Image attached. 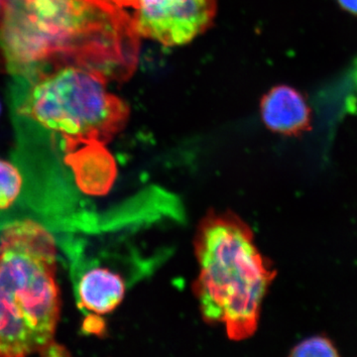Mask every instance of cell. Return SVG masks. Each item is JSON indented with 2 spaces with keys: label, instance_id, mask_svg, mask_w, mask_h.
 <instances>
[{
  "label": "cell",
  "instance_id": "6da1fadb",
  "mask_svg": "<svg viewBox=\"0 0 357 357\" xmlns=\"http://www.w3.org/2000/svg\"><path fill=\"white\" fill-rule=\"evenodd\" d=\"M139 37L128 11L98 0H4L0 54L28 82L67 66L121 82L135 70Z\"/></svg>",
  "mask_w": 357,
  "mask_h": 357
},
{
  "label": "cell",
  "instance_id": "7a4b0ae2",
  "mask_svg": "<svg viewBox=\"0 0 357 357\" xmlns=\"http://www.w3.org/2000/svg\"><path fill=\"white\" fill-rule=\"evenodd\" d=\"M57 243L31 218L0 230V357L58 356Z\"/></svg>",
  "mask_w": 357,
  "mask_h": 357
},
{
  "label": "cell",
  "instance_id": "3957f363",
  "mask_svg": "<svg viewBox=\"0 0 357 357\" xmlns=\"http://www.w3.org/2000/svg\"><path fill=\"white\" fill-rule=\"evenodd\" d=\"M199 276L194 293L208 324H222L232 340L257 330L276 270L258 250L250 227L231 213H211L195 239Z\"/></svg>",
  "mask_w": 357,
  "mask_h": 357
},
{
  "label": "cell",
  "instance_id": "277c9868",
  "mask_svg": "<svg viewBox=\"0 0 357 357\" xmlns=\"http://www.w3.org/2000/svg\"><path fill=\"white\" fill-rule=\"evenodd\" d=\"M18 112L60 135L65 153L88 142L107 144L126 126V102L107 89L105 77L67 66L29 81Z\"/></svg>",
  "mask_w": 357,
  "mask_h": 357
},
{
  "label": "cell",
  "instance_id": "5b68a950",
  "mask_svg": "<svg viewBox=\"0 0 357 357\" xmlns=\"http://www.w3.org/2000/svg\"><path fill=\"white\" fill-rule=\"evenodd\" d=\"M215 0H162L136 9L132 20L140 36L166 46L196 38L213 22Z\"/></svg>",
  "mask_w": 357,
  "mask_h": 357
},
{
  "label": "cell",
  "instance_id": "8992f818",
  "mask_svg": "<svg viewBox=\"0 0 357 357\" xmlns=\"http://www.w3.org/2000/svg\"><path fill=\"white\" fill-rule=\"evenodd\" d=\"M100 142H88L67 152L65 163L82 191L102 195L109 192L116 177V166L112 154Z\"/></svg>",
  "mask_w": 357,
  "mask_h": 357
},
{
  "label": "cell",
  "instance_id": "52a82bcc",
  "mask_svg": "<svg viewBox=\"0 0 357 357\" xmlns=\"http://www.w3.org/2000/svg\"><path fill=\"white\" fill-rule=\"evenodd\" d=\"M262 119L268 128L282 135H300L311 128V110L295 89L279 86L264 96Z\"/></svg>",
  "mask_w": 357,
  "mask_h": 357
},
{
  "label": "cell",
  "instance_id": "ba28073f",
  "mask_svg": "<svg viewBox=\"0 0 357 357\" xmlns=\"http://www.w3.org/2000/svg\"><path fill=\"white\" fill-rule=\"evenodd\" d=\"M79 307L98 314L114 311L126 295V282L121 275L105 267H91L75 283Z\"/></svg>",
  "mask_w": 357,
  "mask_h": 357
},
{
  "label": "cell",
  "instance_id": "9c48e42d",
  "mask_svg": "<svg viewBox=\"0 0 357 357\" xmlns=\"http://www.w3.org/2000/svg\"><path fill=\"white\" fill-rule=\"evenodd\" d=\"M24 178L20 167L0 159V213L13 208L21 198Z\"/></svg>",
  "mask_w": 357,
  "mask_h": 357
},
{
  "label": "cell",
  "instance_id": "30bf717a",
  "mask_svg": "<svg viewBox=\"0 0 357 357\" xmlns=\"http://www.w3.org/2000/svg\"><path fill=\"white\" fill-rule=\"evenodd\" d=\"M290 356L295 357H337L340 354L330 338L316 335L303 340L294 347Z\"/></svg>",
  "mask_w": 357,
  "mask_h": 357
},
{
  "label": "cell",
  "instance_id": "8fae6325",
  "mask_svg": "<svg viewBox=\"0 0 357 357\" xmlns=\"http://www.w3.org/2000/svg\"><path fill=\"white\" fill-rule=\"evenodd\" d=\"M98 1L119 7V8L124 9V10H126V8H133L135 10L136 7H137V0H98Z\"/></svg>",
  "mask_w": 357,
  "mask_h": 357
},
{
  "label": "cell",
  "instance_id": "7c38bea8",
  "mask_svg": "<svg viewBox=\"0 0 357 357\" xmlns=\"http://www.w3.org/2000/svg\"><path fill=\"white\" fill-rule=\"evenodd\" d=\"M337 1L347 13L357 15V0H337Z\"/></svg>",
  "mask_w": 357,
  "mask_h": 357
},
{
  "label": "cell",
  "instance_id": "4fadbf2b",
  "mask_svg": "<svg viewBox=\"0 0 357 357\" xmlns=\"http://www.w3.org/2000/svg\"><path fill=\"white\" fill-rule=\"evenodd\" d=\"M4 11V0H0V23H1L2 16Z\"/></svg>",
  "mask_w": 357,
  "mask_h": 357
},
{
  "label": "cell",
  "instance_id": "5bb4252c",
  "mask_svg": "<svg viewBox=\"0 0 357 357\" xmlns=\"http://www.w3.org/2000/svg\"><path fill=\"white\" fill-rule=\"evenodd\" d=\"M3 227H4L3 223H2L1 220H0V230H1L2 229H3Z\"/></svg>",
  "mask_w": 357,
  "mask_h": 357
}]
</instances>
